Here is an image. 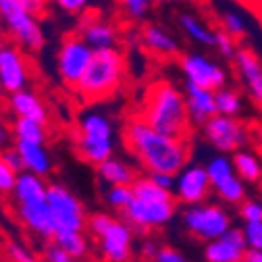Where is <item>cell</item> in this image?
Wrapping results in <instances>:
<instances>
[{
    "instance_id": "obj_3",
    "label": "cell",
    "mask_w": 262,
    "mask_h": 262,
    "mask_svg": "<svg viewBox=\"0 0 262 262\" xmlns=\"http://www.w3.org/2000/svg\"><path fill=\"white\" fill-rule=\"evenodd\" d=\"M127 60L119 48H100L94 52V58L79 85L75 88L83 102H100L115 96L125 81Z\"/></svg>"
},
{
    "instance_id": "obj_35",
    "label": "cell",
    "mask_w": 262,
    "mask_h": 262,
    "mask_svg": "<svg viewBox=\"0 0 262 262\" xmlns=\"http://www.w3.org/2000/svg\"><path fill=\"white\" fill-rule=\"evenodd\" d=\"M7 256L11 258V262H38L34 252H31L23 242H17V239L7 242Z\"/></svg>"
},
{
    "instance_id": "obj_23",
    "label": "cell",
    "mask_w": 262,
    "mask_h": 262,
    "mask_svg": "<svg viewBox=\"0 0 262 262\" xmlns=\"http://www.w3.org/2000/svg\"><path fill=\"white\" fill-rule=\"evenodd\" d=\"M96 173H98V179L106 185H131L138 179L136 169L123 158H115V156L100 162L96 167Z\"/></svg>"
},
{
    "instance_id": "obj_5",
    "label": "cell",
    "mask_w": 262,
    "mask_h": 262,
    "mask_svg": "<svg viewBox=\"0 0 262 262\" xmlns=\"http://www.w3.org/2000/svg\"><path fill=\"white\" fill-rule=\"evenodd\" d=\"M0 17L9 38L25 52H38L44 48L46 36L34 13H29L21 0H0Z\"/></svg>"
},
{
    "instance_id": "obj_27",
    "label": "cell",
    "mask_w": 262,
    "mask_h": 262,
    "mask_svg": "<svg viewBox=\"0 0 262 262\" xmlns=\"http://www.w3.org/2000/svg\"><path fill=\"white\" fill-rule=\"evenodd\" d=\"M179 25L185 34L195 42V44H202V46H214L216 42V31L210 29L204 21H200L198 17H193L189 13H181L179 15Z\"/></svg>"
},
{
    "instance_id": "obj_28",
    "label": "cell",
    "mask_w": 262,
    "mask_h": 262,
    "mask_svg": "<svg viewBox=\"0 0 262 262\" xmlns=\"http://www.w3.org/2000/svg\"><path fill=\"white\" fill-rule=\"evenodd\" d=\"M214 193L219 195V200L221 202H225V204H233V206H237V204H242L248 195H246V181L235 173V175H231V177H227L225 181H221V183H216L214 187Z\"/></svg>"
},
{
    "instance_id": "obj_30",
    "label": "cell",
    "mask_w": 262,
    "mask_h": 262,
    "mask_svg": "<svg viewBox=\"0 0 262 262\" xmlns=\"http://www.w3.org/2000/svg\"><path fill=\"white\" fill-rule=\"evenodd\" d=\"M216 111L221 115H229V117H242V113H244L242 94L233 88H227V85L216 90Z\"/></svg>"
},
{
    "instance_id": "obj_19",
    "label": "cell",
    "mask_w": 262,
    "mask_h": 262,
    "mask_svg": "<svg viewBox=\"0 0 262 262\" xmlns=\"http://www.w3.org/2000/svg\"><path fill=\"white\" fill-rule=\"evenodd\" d=\"M185 100H187V111L189 119L193 125L202 127L212 115H216V90L195 85L191 81H185Z\"/></svg>"
},
{
    "instance_id": "obj_13",
    "label": "cell",
    "mask_w": 262,
    "mask_h": 262,
    "mask_svg": "<svg viewBox=\"0 0 262 262\" xmlns=\"http://www.w3.org/2000/svg\"><path fill=\"white\" fill-rule=\"evenodd\" d=\"M179 67H181L185 81H191L195 85L221 90L227 83V71L204 54H195V52L183 54L179 58Z\"/></svg>"
},
{
    "instance_id": "obj_31",
    "label": "cell",
    "mask_w": 262,
    "mask_h": 262,
    "mask_svg": "<svg viewBox=\"0 0 262 262\" xmlns=\"http://www.w3.org/2000/svg\"><path fill=\"white\" fill-rule=\"evenodd\" d=\"M134 198H136V193H134V187L131 185H108L104 191V202L113 210H119V212H123L131 202H134Z\"/></svg>"
},
{
    "instance_id": "obj_51",
    "label": "cell",
    "mask_w": 262,
    "mask_h": 262,
    "mask_svg": "<svg viewBox=\"0 0 262 262\" xmlns=\"http://www.w3.org/2000/svg\"><path fill=\"white\" fill-rule=\"evenodd\" d=\"M154 3H160V5H179V3H185V0H154Z\"/></svg>"
},
{
    "instance_id": "obj_10",
    "label": "cell",
    "mask_w": 262,
    "mask_h": 262,
    "mask_svg": "<svg viewBox=\"0 0 262 262\" xmlns=\"http://www.w3.org/2000/svg\"><path fill=\"white\" fill-rule=\"evenodd\" d=\"M48 206L52 210V216L56 221L58 229H73V231H83L88 227V216L83 210V204L77 195L64 187L62 183H48Z\"/></svg>"
},
{
    "instance_id": "obj_56",
    "label": "cell",
    "mask_w": 262,
    "mask_h": 262,
    "mask_svg": "<svg viewBox=\"0 0 262 262\" xmlns=\"http://www.w3.org/2000/svg\"><path fill=\"white\" fill-rule=\"evenodd\" d=\"M44 262H48V260H44Z\"/></svg>"
},
{
    "instance_id": "obj_36",
    "label": "cell",
    "mask_w": 262,
    "mask_h": 262,
    "mask_svg": "<svg viewBox=\"0 0 262 262\" xmlns=\"http://www.w3.org/2000/svg\"><path fill=\"white\" fill-rule=\"evenodd\" d=\"M17 171L7 165V160L0 156V195H11L17 183Z\"/></svg>"
},
{
    "instance_id": "obj_29",
    "label": "cell",
    "mask_w": 262,
    "mask_h": 262,
    "mask_svg": "<svg viewBox=\"0 0 262 262\" xmlns=\"http://www.w3.org/2000/svg\"><path fill=\"white\" fill-rule=\"evenodd\" d=\"M56 246H60L67 254H71L75 260L83 258L88 254V239L83 231H73V229H58L52 239Z\"/></svg>"
},
{
    "instance_id": "obj_55",
    "label": "cell",
    "mask_w": 262,
    "mask_h": 262,
    "mask_svg": "<svg viewBox=\"0 0 262 262\" xmlns=\"http://www.w3.org/2000/svg\"><path fill=\"white\" fill-rule=\"evenodd\" d=\"M0 23H3V17H0Z\"/></svg>"
},
{
    "instance_id": "obj_39",
    "label": "cell",
    "mask_w": 262,
    "mask_h": 262,
    "mask_svg": "<svg viewBox=\"0 0 262 262\" xmlns=\"http://www.w3.org/2000/svg\"><path fill=\"white\" fill-rule=\"evenodd\" d=\"M244 235L250 250H262V221L258 223H244Z\"/></svg>"
},
{
    "instance_id": "obj_46",
    "label": "cell",
    "mask_w": 262,
    "mask_h": 262,
    "mask_svg": "<svg viewBox=\"0 0 262 262\" xmlns=\"http://www.w3.org/2000/svg\"><path fill=\"white\" fill-rule=\"evenodd\" d=\"M158 250H160V246L154 239H146L142 244V248H140V256H142V260H154Z\"/></svg>"
},
{
    "instance_id": "obj_53",
    "label": "cell",
    "mask_w": 262,
    "mask_h": 262,
    "mask_svg": "<svg viewBox=\"0 0 262 262\" xmlns=\"http://www.w3.org/2000/svg\"><path fill=\"white\" fill-rule=\"evenodd\" d=\"M142 262H154V260H142Z\"/></svg>"
},
{
    "instance_id": "obj_9",
    "label": "cell",
    "mask_w": 262,
    "mask_h": 262,
    "mask_svg": "<svg viewBox=\"0 0 262 262\" xmlns=\"http://www.w3.org/2000/svg\"><path fill=\"white\" fill-rule=\"evenodd\" d=\"M177 212V200L165 198V200H148V198H134L121 216L138 231H150V229H160L173 221Z\"/></svg>"
},
{
    "instance_id": "obj_45",
    "label": "cell",
    "mask_w": 262,
    "mask_h": 262,
    "mask_svg": "<svg viewBox=\"0 0 262 262\" xmlns=\"http://www.w3.org/2000/svg\"><path fill=\"white\" fill-rule=\"evenodd\" d=\"M148 175H150L152 181H156L160 187L173 191V187H175V175H171V173H148Z\"/></svg>"
},
{
    "instance_id": "obj_11",
    "label": "cell",
    "mask_w": 262,
    "mask_h": 262,
    "mask_svg": "<svg viewBox=\"0 0 262 262\" xmlns=\"http://www.w3.org/2000/svg\"><path fill=\"white\" fill-rule=\"evenodd\" d=\"M29 77L31 69L25 50L15 42L3 44V50H0V92L11 96L19 90H25Z\"/></svg>"
},
{
    "instance_id": "obj_37",
    "label": "cell",
    "mask_w": 262,
    "mask_h": 262,
    "mask_svg": "<svg viewBox=\"0 0 262 262\" xmlns=\"http://www.w3.org/2000/svg\"><path fill=\"white\" fill-rule=\"evenodd\" d=\"M239 216L244 219V223H258V221H262V202L246 198L239 204Z\"/></svg>"
},
{
    "instance_id": "obj_49",
    "label": "cell",
    "mask_w": 262,
    "mask_h": 262,
    "mask_svg": "<svg viewBox=\"0 0 262 262\" xmlns=\"http://www.w3.org/2000/svg\"><path fill=\"white\" fill-rule=\"evenodd\" d=\"M242 262H262V250H248Z\"/></svg>"
},
{
    "instance_id": "obj_14",
    "label": "cell",
    "mask_w": 262,
    "mask_h": 262,
    "mask_svg": "<svg viewBox=\"0 0 262 262\" xmlns=\"http://www.w3.org/2000/svg\"><path fill=\"white\" fill-rule=\"evenodd\" d=\"M96 239L106 262H129L134 256V227L123 216L115 219L106 231Z\"/></svg>"
},
{
    "instance_id": "obj_52",
    "label": "cell",
    "mask_w": 262,
    "mask_h": 262,
    "mask_svg": "<svg viewBox=\"0 0 262 262\" xmlns=\"http://www.w3.org/2000/svg\"><path fill=\"white\" fill-rule=\"evenodd\" d=\"M0 235H3V221H0Z\"/></svg>"
},
{
    "instance_id": "obj_2",
    "label": "cell",
    "mask_w": 262,
    "mask_h": 262,
    "mask_svg": "<svg viewBox=\"0 0 262 262\" xmlns=\"http://www.w3.org/2000/svg\"><path fill=\"white\" fill-rule=\"evenodd\" d=\"M140 117L162 134L179 138H187L191 127L185 92H181L175 83L167 79H158L148 85L142 100Z\"/></svg>"
},
{
    "instance_id": "obj_17",
    "label": "cell",
    "mask_w": 262,
    "mask_h": 262,
    "mask_svg": "<svg viewBox=\"0 0 262 262\" xmlns=\"http://www.w3.org/2000/svg\"><path fill=\"white\" fill-rule=\"evenodd\" d=\"M235 69L242 77L244 88L248 90V96L252 102L262 108V60L250 46H239L235 54Z\"/></svg>"
},
{
    "instance_id": "obj_33",
    "label": "cell",
    "mask_w": 262,
    "mask_h": 262,
    "mask_svg": "<svg viewBox=\"0 0 262 262\" xmlns=\"http://www.w3.org/2000/svg\"><path fill=\"white\" fill-rule=\"evenodd\" d=\"M221 27H223L225 31H229L231 36H235L237 40L244 38L246 31H248L244 17H242L239 13H235V11H225V13L221 15Z\"/></svg>"
},
{
    "instance_id": "obj_40",
    "label": "cell",
    "mask_w": 262,
    "mask_h": 262,
    "mask_svg": "<svg viewBox=\"0 0 262 262\" xmlns=\"http://www.w3.org/2000/svg\"><path fill=\"white\" fill-rule=\"evenodd\" d=\"M119 3L123 5V9L127 11L129 17L142 19L148 13V9H150V5L154 3V0H119Z\"/></svg>"
},
{
    "instance_id": "obj_26",
    "label": "cell",
    "mask_w": 262,
    "mask_h": 262,
    "mask_svg": "<svg viewBox=\"0 0 262 262\" xmlns=\"http://www.w3.org/2000/svg\"><path fill=\"white\" fill-rule=\"evenodd\" d=\"M233 167H235V173L246 183H258L262 179V160L252 150L242 148V150L233 152Z\"/></svg>"
},
{
    "instance_id": "obj_42",
    "label": "cell",
    "mask_w": 262,
    "mask_h": 262,
    "mask_svg": "<svg viewBox=\"0 0 262 262\" xmlns=\"http://www.w3.org/2000/svg\"><path fill=\"white\" fill-rule=\"evenodd\" d=\"M154 262H189V260H187L179 250H175V248H171V246H160V250H158Z\"/></svg>"
},
{
    "instance_id": "obj_32",
    "label": "cell",
    "mask_w": 262,
    "mask_h": 262,
    "mask_svg": "<svg viewBox=\"0 0 262 262\" xmlns=\"http://www.w3.org/2000/svg\"><path fill=\"white\" fill-rule=\"evenodd\" d=\"M206 171H208V177H210V183L212 187L221 181H225L227 177H231L235 175V167H233V158H227L223 156V152L214 158L208 160V165H206Z\"/></svg>"
},
{
    "instance_id": "obj_8",
    "label": "cell",
    "mask_w": 262,
    "mask_h": 262,
    "mask_svg": "<svg viewBox=\"0 0 262 262\" xmlns=\"http://www.w3.org/2000/svg\"><path fill=\"white\" fill-rule=\"evenodd\" d=\"M202 136L204 140L223 154H233L250 144V127L239 117H229V115H212L202 125Z\"/></svg>"
},
{
    "instance_id": "obj_34",
    "label": "cell",
    "mask_w": 262,
    "mask_h": 262,
    "mask_svg": "<svg viewBox=\"0 0 262 262\" xmlns=\"http://www.w3.org/2000/svg\"><path fill=\"white\" fill-rule=\"evenodd\" d=\"M214 48H219V52L225 56V58H235L237 50H239V44H237V38L231 36L229 31H225L223 27L216 29V42H214Z\"/></svg>"
},
{
    "instance_id": "obj_20",
    "label": "cell",
    "mask_w": 262,
    "mask_h": 262,
    "mask_svg": "<svg viewBox=\"0 0 262 262\" xmlns=\"http://www.w3.org/2000/svg\"><path fill=\"white\" fill-rule=\"evenodd\" d=\"M48 195V183L42 175L21 171L17 175V183L13 187L11 198L15 204H29V202H42Z\"/></svg>"
},
{
    "instance_id": "obj_16",
    "label": "cell",
    "mask_w": 262,
    "mask_h": 262,
    "mask_svg": "<svg viewBox=\"0 0 262 262\" xmlns=\"http://www.w3.org/2000/svg\"><path fill=\"white\" fill-rule=\"evenodd\" d=\"M248 250L250 248L244 235V229L231 227L221 237L204 246V258L206 262H242Z\"/></svg>"
},
{
    "instance_id": "obj_43",
    "label": "cell",
    "mask_w": 262,
    "mask_h": 262,
    "mask_svg": "<svg viewBox=\"0 0 262 262\" xmlns=\"http://www.w3.org/2000/svg\"><path fill=\"white\" fill-rule=\"evenodd\" d=\"M0 156H3V158L7 160V165H9L11 169H15L17 173L25 171V169H23V158H21L17 146H9V148H5V150H0Z\"/></svg>"
},
{
    "instance_id": "obj_41",
    "label": "cell",
    "mask_w": 262,
    "mask_h": 262,
    "mask_svg": "<svg viewBox=\"0 0 262 262\" xmlns=\"http://www.w3.org/2000/svg\"><path fill=\"white\" fill-rule=\"evenodd\" d=\"M52 3L69 15H81L90 7V0H52Z\"/></svg>"
},
{
    "instance_id": "obj_21",
    "label": "cell",
    "mask_w": 262,
    "mask_h": 262,
    "mask_svg": "<svg viewBox=\"0 0 262 262\" xmlns=\"http://www.w3.org/2000/svg\"><path fill=\"white\" fill-rule=\"evenodd\" d=\"M9 108L15 117H27L42 123H48V108L38 92L34 90H19L9 96Z\"/></svg>"
},
{
    "instance_id": "obj_50",
    "label": "cell",
    "mask_w": 262,
    "mask_h": 262,
    "mask_svg": "<svg viewBox=\"0 0 262 262\" xmlns=\"http://www.w3.org/2000/svg\"><path fill=\"white\" fill-rule=\"evenodd\" d=\"M254 136H256V142H258V146L262 148V123H258V125L254 127Z\"/></svg>"
},
{
    "instance_id": "obj_12",
    "label": "cell",
    "mask_w": 262,
    "mask_h": 262,
    "mask_svg": "<svg viewBox=\"0 0 262 262\" xmlns=\"http://www.w3.org/2000/svg\"><path fill=\"white\" fill-rule=\"evenodd\" d=\"M210 189H212V183H210L206 167L202 165H187L175 175L173 195L177 202L185 206L206 202Z\"/></svg>"
},
{
    "instance_id": "obj_24",
    "label": "cell",
    "mask_w": 262,
    "mask_h": 262,
    "mask_svg": "<svg viewBox=\"0 0 262 262\" xmlns=\"http://www.w3.org/2000/svg\"><path fill=\"white\" fill-rule=\"evenodd\" d=\"M142 42L144 46L152 52V54H158V56H175L179 52V44L177 40L169 34V31H165L160 25H144L142 27Z\"/></svg>"
},
{
    "instance_id": "obj_18",
    "label": "cell",
    "mask_w": 262,
    "mask_h": 262,
    "mask_svg": "<svg viewBox=\"0 0 262 262\" xmlns=\"http://www.w3.org/2000/svg\"><path fill=\"white\" fill-rule=\"evenodd\" d=\"M77 34L94 48V50H100V48H113L117 44V27L98 17V15H92V13H81L79 15V21H77Z\"/></svg>"
},
{
    "instance_id": "obj_6",
    "label": "cell",
    "mask_w": 262,
    "mask_h": 262,
    "mask_svg": "<svg viewBox=\"0 0 262 262\" xmlns=\"http://www.w3.org/2000/svg\"><path fill=\"white\" fill-rule=\"evenodd\" d=\"M181 223L185 227V231L198 242H212L216 237H221L227 229H231V214H229L223 206L219 204H208V202H200V204H191L185 208V212L181 214Z\"/></svg>"
},
{
    "instance_id": "obj_47",
    "label": "cell",
    "mask_w": 262,
    "mask_h": 262,
    "mask_svg": "<svg viewBox=\"0 0 262 262\" xmlns=\"http://www.w3.org/2000/svg\"><path fill=\"white\" fill-rule=\"evenodd\" d=\"M11 138H13V129H11V125L3 119V115H0V150L9 148Z\"/></svg>"
},
{
    "instance_id": "obj_4",
    "label": "cell",
    "mask_w": 262,
    "mask_h": 262,
    "mask_svg": "<svg viewBox=\"0 0 262 262\" xmlns=\"http://www.w3.org/2000/svg\"><path fill=\"white\" fill-rule=\"evenodd\" d=\"M75 154L98 167L100 162L113 156L115 152V127L111 119L102 113H85L81 115L75 129Z\"/></svg>"
},
{
    "instance_id": "obj_54",
    "label": "cell",
    "mask_w": 262,
    "mask_h": 262,
    "mask_svg": "<svg viewBox=\"0 0 262 262\" xmlns=\"http://www.w3.org/2000/svg\"><path fill=\"white\" fill-rule=\"evenodd\" d=\"M0 50H3V42H0Z\"/></svg>"
},
{
    "instance_id": "obj_44",
    "label": "cell",
    "mask_w": 262,
    "mask_h": 262,
    "mask_svg": "<svg viewBox=\"0 0 262 262\" xmlns=\"http://www.w3.org/2000/svg\"><path fill=\"white\" fill-rule=\"evenodd\" d=\"M46 260L48 262H75V258L71 254H67L60 246H56L54 242H50V246L46 248Z\"/></svg>"
},
{
    "instance_id": "obj_7",
    "label": "cell",
    "mask_w": 262,
    "mask_h": 262,
    "mask_svg": "<svg viewBox=\"0 0 262 262\" xmlns=\"http://www.w3.org/2000/svg\"><path fill=\"white\" fill-rule=\"evenodd\" d=\"M94 48L77 34L64 36L56 50V73L67 88H77L94 58Z\"/></svg>"
},
{
    "instance_id": "obj_22",
    "label": "cell",
    "mask_w": 262,
    "mask_h": 262,
    "mask_svg": "<svg viewBox=\"0 0 262 262\" xmlns=\"http://www.w3.org/2000/svg\"><path fill=\"white\" fill-rule=\"evenodd\" d=\"M21 158H23V169L38 173L46 177L52 171V158L46 150V144H34V142H15Z\"/></svg>"
},
{
    "instance_id": "obj_48",
    "label": "cell",
    "mask_w": 262,
    "mask_h": 262,
    "mask_svg": "<svg viewBox=\"0 0 262 262\" xmlns=\"http://www.w3.org/2000/svg\"><path fill=\"white\" fill-rule=\"evenodd\" d=\"M21 3H23V7H25L29 13H34V15L38 17V15H42V13L46 11V7H48L50 0H21Z\"/></svg>"
},
{
    "instance_id": "obj_1",
    "label": "cell",
    "mask_w": 262,
    "mask_h": 262,
    "mask_svg": "<svg viewBox=\"0 0 262 262\" xmlns=\"http://www.w3.org/2000/svg\"><path fill=\"white\" fill-rule=\"evenodd\" d=\"M123 142L146 173L177 175L183 167H187L191 156L187 138L162 134L142 117H131L125 123Z\"/></svg>"
},
{
    "instance_id": "obj_38",
    "label": "cell",
    "mask_w": 262,
    "mask_h": 262,
    "mask_svg": "<svg viewBox=\"0 0 262 262\" xmlns=\"http://www.w3.org/2000/svg\"><path fill=\"white\" fill-rule=\"evenodd\" d=\"M115 221V216H111V214H106V212H96V214H92V216H88V231L94 235V237H100L106 229H108V225Z\"/></svg>"
},
{
    "instance_id": "obj_25",
    "label": "cell",
    "mask_w": 262,
    "mask_h": 262,
    "mask_svg": "<svg viewBox=\"0 0 262 262\" xmlns=\"http://www.w3.org/2000/svg\"><path fill=\"white\" fill-rule=\"evenodd\" d=\"M11 129H13V138H15V142H34V144H46V140H48L46 123L36 121V119L15 117V121H13Z\"/></svg>"
},
{
    "instance_id": "obj_15",
    "label": "cell",
    "mask_w": 262,
    "mask_h": 262,
    "mask_svg": "<svg viewBox=\"0 0 262 262\" xmlns=\"http://www.w3.org/2000/svg\"><path fill=\"white\" fill-rule=\"evenodd\" d=\"M15 212L19 223L27 229L31 235H36L44 242H52L56 233V221L48 206V200L29 202V204H15Z\"/></svg>"
}]
</instances>
